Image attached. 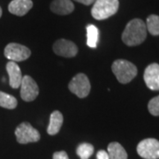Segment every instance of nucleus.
Listing matches in <instances>:
<instances>
[{
    "mask_svg": "<svg viewBox=\"0 0 159 159\" xmlns=\"http://www.w3.org/2000/svg\"><path fill=\"white\" fill-rule=\"evenodd\" d=\"M87 44L90 48H97L99 39V30L95 25L89 24L87 26Z\"/></svg>",
    "mask_w": 159,
    "mask_h": 159,
    "instance_id": "nucleus-16",
    "label": "nucleus"
},
{
    "mask_svg": "<svg viewBox=\"0 0 159 159\" xmlns=\"http://www.w3.org/2000/svg\"><path fill=\"white\" fill-rule=\"evenodd\" d=\"M147 37V27L141 19H134L127 23L122 33V41L127 46L142 43Z\"/></svg>",
    "mask_w": 159,
    "mask_h": 159,
    "instance_id": "nucleus-1",
    "label": "nucleus"
},
{
    "mask_svg": "<svg viewBox=\"0 0 159 159\" xmlns=\"http://www.w3.org/2000/svg\"><path fill=\"white\" fill-rule=\"evenodd\" d=\"M6 71L9 75V84L12 89H18L20 87L22 81V74L20 66L16 62L9 61L6 64Z\"/></svg>",
    "mask_w": 159,
    "mask_h": 159,
    "instance_id": "nucleus-11",
    "label": "nucleus"
},
{
    "mask_svg": "<svg viewBox=\"0 0 159 159\" xmlns=\"http://www.w3.org/2000/svg\"><path fill=\"white\" fill-rule=\"evenodd\" d=\"M137 153L144 159H159V141L148 138L137 145Z\"/></svg>",
    "mask_w": 159,
    "mask_h": 159,
    "instance_id": "nucleus-5",
    "label": "nucleus"
},
{
    "mask_svg": "<svg viewBox=\"0 0 159 159\" xmlns=\"http://www.w3.org/2000/svg\"><path fill=\"white\" fill-rule=\"evenodd\" d=\"M144 81L149 89L159 90V65L157 63L150 64L144 72Z\"/></svg>",
    "mask_w": 159,
    "mask_h": 159,
    "instance_id": "nucleus-10",
    "label": "nucleus"
},
{
    "mask_svg": "<svg viewBox=\"0 0 159 159\" xmlns=\"http://www.w3.org/2000/svg\"><path fill=\"white\" fill-rule=\"evenodd\" d=\"M5 57L12 62H20L28 59L30 55L31 51L28 47L16 43H11L7 44L5 48L4 51Z\"/></svg>",
    "mask_w": 159,
    "mask_h": 159,
    "instance_id": "nucleus-6",
    "label": "nucleus"
},
{
    "mask_svg": "<svg viewBox=\"0 0 159 159\" xmlns=\"http://www.w3.org/2000/svg\"><path fill=\"white\" fill-rule=\"evenodd\" d=\"M33 7L31 0H12L8 6V10L11 14L17 16H24Z\"/></svg>",
    "mask_w": 159,
    "mask_h": 159,
    "instance_id": "nucleus-12",
    "label": "nucleus"
},
{
    "mask_svg": "<svg viewBox=\"0 0 159 159\" xmlns=\"http://www.w3.org/2000/svg\"><path fill=\"white\" fill-rule=\"evenodd\" d=\"M76 153L80 159H89L94 153V146L90 143H81L77 148Z\"/></svg>",
    "mask_w": 159,
    "mask_h": 159,
    "instance_id": "nucleus-19",
    "label": "nucleus"
},
{
    "mask_svg": "<svg viewBox=\"0 0 159 159\" xmlns=\"http://www.w3.org/2000/svg\"><path fill=\"white\" fill-rule=\"evenodd\" d=\"M63 118L62 113L58 111H55L51 114L50 117V123L47 128V132L50 135H55L60 131V128L63 125Z\"/></svg>",
    "mask_w": 159,
    "mask_h": 159,
    "instance_id": "nucleus-14",
    "label": "nucleus"
},
{
    "mask_svg": "<svg viewBox=\"0 0 159 159\" xmlns=\"http://www.w3.org/2000/svg\"><path fill=\"white\" fill-rule=\"evenodd\" d=\"M147 31L152 35H159V16L152 14L147 19Z\"/></svg>",
    "mask_w": 159,
    "mask_h": 159,
    "instance_id": "nucleus-18",
    "label": "nucleus"
},
{
    "mask_svg": "<svg viewBox=\"0 0 159 159\" xmlns=\"http://www.w3.org/2000/svg\"><path fill=\"white\" fill-rule=\"evenodd\" d=\"M17 142L20 144H27L29 142H36L40 140V134L28 122H23L19 125L15 130Z\"/></svg>",
    "mask_w": 159,
    "mask_h": 159,
    "instance_id": "nucleus-7",
    "label": "nucleus"
},
{
    "mask_svg": "<svg viewBox=\"0 0 159 159\" xmlns=\"http://www.w3.org/2000/svg\"><path fill=\"white\" fill-rule=\"evenodd\" d=\"M53 159H69L68 155L65 151H58L53 154Z\"/></svg>",
    "mask_w": 159,
    "mask_h": 159,
    "instance_id": "nucleus-21",
    "label": "nucleus"
},
{
    "mask_svg": "<svg viewBox=\"0 0 159 159\" xmlns=\"http://www.w3.org/2000/svg\"><path fill=\"white\" fill-rule=\"evenodd\" d=\"M97 159H110L108 153L105 150H99L97 154Z\"/></svg>",
    "mask_w": 159,
    "mask_h": 159,
    "instance_id": "nucleus-22",
    "label": "nucleus"
},
{
    "mask_svg": "<svg viewBox=\"0 0 159 159\" xmlns=\"http://www.w3.org/2000/svg\"><path fill=\"white\" fill-rule=\"evenodd\" d=\"M74 1L79 2L80 4H83V5H85V6H90L92 4H94V2H95L96 0H74Z\"/></svg>",
    "mask_w": 159,
    "mask_h": 159,
    "instance_id": "nucleus-23",
    "label": "nucleus"
},
{
    "mask_svg": "<svg viewBox=\"0 0 159 159\" xmlns=\"http://www.w3.org/2000/svg\"><path fill=\"white\" fill-rule=\"evenodd\" d=\"M17 104V99L15 97L9 94H6L5 92L0 91V106L1 107L12 110V109L16 108Z\"/></svg>",
    "mask_w": 159,
    "mask_h": 159,
    "instance_id": "nucleus-17",
    "label": "nucleus"
},
{
    "mask_svg": "<svg viewBox=\"0 0 159 159\" xmlns=\"http://www.w3.org/2000/svg\"><path fill=\"white\" fill-rule=\"evenodd\" d=\"M39 94V88L32 77L23 76L20 84V97L26 102H32Z\"/></svg>",
    "mask_w": 159,
    "mask_h": 159,
    "instance_id": "nucleus-8",
    "label": "nucleus"
},
{
    "mask_svg": "<svg viewBox=\"0 0 159 159\" xmlns=\"http://www.w3.org/2000/svg\"><path fill=\"white\" fill-rule=\"evenodd\" d=\"M110 159H127V153L119 142H111L108 145Z\"/></svg>",
    "mask_w": 159,
    "mask_h": 159,
    "instance_id": "nucleus-15",
    "label": "nucleus"
},
{
    "mask_svg": "<svg viewBox=\"0 0 159 159\" xmlns=\"http://www.w3.org/2000/svg\"><path fill=\"white\" fill-rule=\"evenodd\" d=\"M69 90L80 98L88 97L90 92L89 80L84 74H78L75 75L69 82Z\"/></svg>",
    "mask_w": 159,
    "mask_h": 159,
    "instance_id": "nucleus-4",
    "label": "nucleus"
},
{
    "mask_svg": "<svg viewBox=\"0 0 159 159\" xmlns=\"http://www.w3.org/2000/svg\"><path fill=\"white\" fill-rule=\"evenodd\" d=\"M119 0H96L91 14L97 20H102L114 15L119 10Z\"/></svg>",
    "mask_w": 159,
    "mask_h": 159,
    "instance_id": "nucleus-3",
    "label": "nucleus"
},
{
    "mask_svg": "<svg viewBox=\"0 0 159 159\" xmlns=\"http://www.w3.org/2000/svg\"><path fill=\"white\" fill-rule=\"evenodd\" d=\"M2 16V9H1V7H0V18Z\"/></svg>",
    "mask_w": 159,
    "mask_h": 159,
    "instance_id": "nucleus-24",
    "label": "nucleus"
},
{
    "mask_svg": "<svg viewBox=\"0 0 159 159\" xmlns=\"http://www.w3.org/2000/svg\"><path fill=\"white\" fill-rule=\"evenodd\" d=\"M53 51L58 56L74 57L78 53V47L74 43L69 40L59 39L53 44Z\"/></svg>",
    "mask_w": 159,
    "mask_h": 159,
    "instance_id": "nucleus-9",
    "label": "nucleus"
},
{
    "mask_svg": "<svg viewBox=\"0 0 159 159\" xmlns=\"http://www.w3.org/2000/svg\"><path fill=\"white\" fill-rule=\"evenodd\" d=\"M111 70L117 80L122 84L130 82L137 74L136 66L133 63L125 59L115 60L112 64Z\"/></svg>",
    "mask_w": 159,
    "mask_h": 159,
    "instance_id": "nucleus-2",
    "label": "nucleus"
},
{
    "mask_svg": "<svg viewBox=\"0 0 159 159\" xmlns=\"http://www.w3.org/2000/svg\"><path fill=\"white\" fill-rule=\"evenodd\" d=\"M51 10L58 15H67L74 11V5L71 0H54L51 3Z\"/></svg>",
    "mask_w": 159,
    "mask_h": 159,
    "instance_id": "nucleus-13",
    "label": "nucleus"
},
{
    "mask_svg": "<svg viewBox=\"0 0 159 159\" xmlns=\"http://www.w3.org/2000/svg\"><path fill=\"white\" fill-rule=\"evenodd\" d=\"M148 111L153 116H159V96L152 98L148 104Z\"/></svg>",
    "mask_w": 159,
    "mask_h": 159,
    "instance_id": "nucleus-20",
    "label": "nucleus"
}]
</instances>
